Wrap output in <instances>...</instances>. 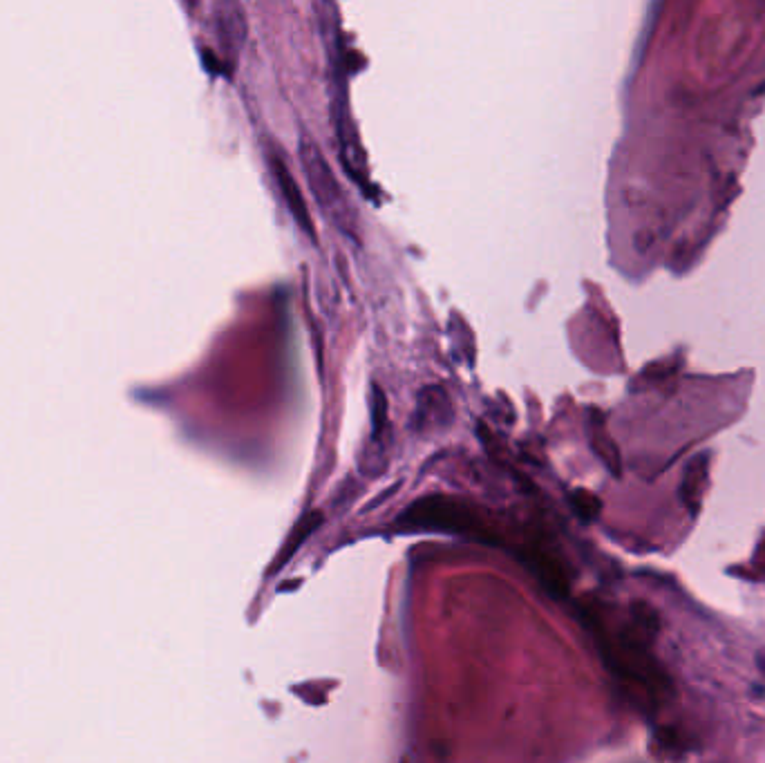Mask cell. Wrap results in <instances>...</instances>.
<instances>
[{
    "label": "cell",
    "instance_id": "6da1fadb",
    "mask_svg": "<svg viewBox=\"0 0 765 763\" xmlns=\"http://www.w3.org/2000/svg\"><path fill=\"white\" fill-rule=\"evenodd\" d=\"M298 153L302 171L307 175L311 193H314V200L320 206V211H323L340 231L358 242V220L354 206L349 204L347 195L343 193V186L338 184L334 171L329 168L325 155L320 153V148L316 146V141L302 137Z\"/></svg>",
    "mask_w": 765,
    "mask_h": 763
},
{
    "label": "cell",
    "instance_id": "3957f363",
    "mask_svg": "<svg viewBox=\"0 0 765 763\" xmlns=\"http://www.w3.org/2000/svg\"><path fill=\"white\" fill-rule=\"evenodd\" d=\"M448 399L446 390L441 388H425L421 392V399H419V408H417V419L419 421H446L450 423L452 421V408H446L441 410L439 403H443Z\"/></svg>",
    "mask_w": 765,
    "mask_h": 763
},
{
    "label": "cell",
    "instance_id": "7a4b0ae2",
    "mask_svg": "<svg viewBox=\"0 0 765 763\" xmlns=\"http://www.w3.org/2000/svg\"><path fill=\"white\" fill-rule=\"evenodd\" d=\"M269 166H271L273 177H276V184L280 188L282 197H285V202L289 206L291 215H294V220L298 222L300 229L305 231L311 240H316L314 222H311V215H309L307 204H305V200H302L300 186L296 184L294 177H291V171H289V166L285 164V159L273 153V155H269Z\"/></svg>",
    "mask_w": 765,
    "mask_h": 763
},
{
    "label": "cell",
    "instance_id": "277c9868",
    "mask_svg": "<svg viewBox=\"0 0 765 763\" xmlns=\"http://www.w3.org/2000/svg\"><path fill=\"white\" fill-rule=\"evenodd\" d=\"M759 667H761L763 674H765V656H761V658H759Z\"/></svg>",
    "mask_w": 765,
    "mask_h": 763
}]
</instances>
